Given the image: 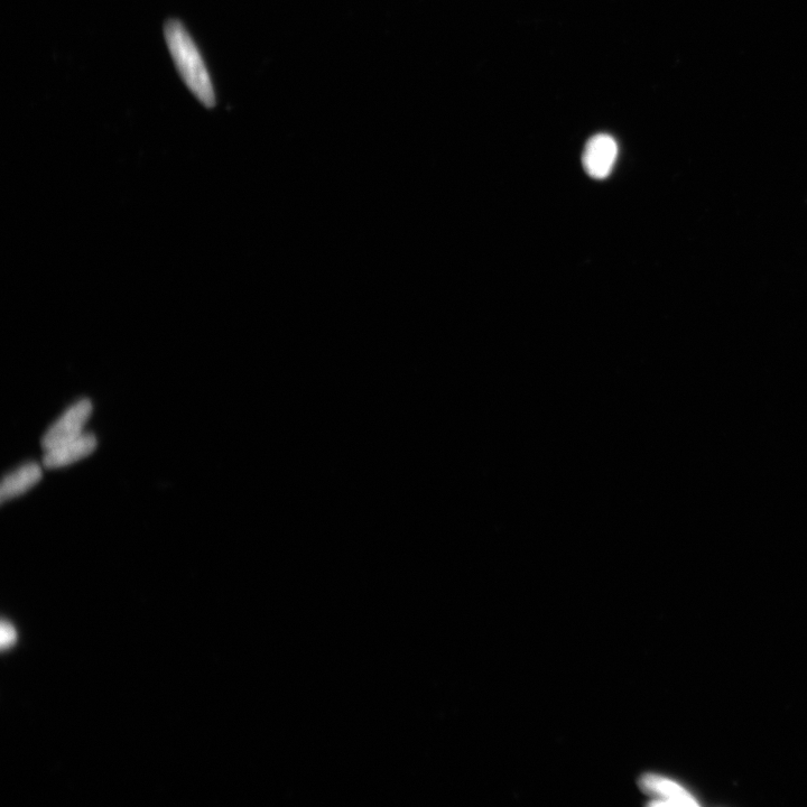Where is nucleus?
<instances>
[{
  "label": "nucleus",
  "instance_id": "1",
  "mask_svg": "<svg viewBox=\"0 0 807 807\" xmlns=\"http://www.w3.org/2000/svg\"><path fill=\"white\" fill-rule=\"evenodd\" d=\"M165 40L185 85L204 106H215L216 95L210 74L192 37L178 21L165 25Z\"/></svg>",
  "mask_w": 807,
  "mask_h": 807
},
{
  "label": "nucleus",
  "instance_id": "2",
  "mask_svg": "<svg viewBox=\"0 0 807 807\" xmlns=\"http://www.w3.org/2000/svg\"><path fill=\"white\" fill-rule=\"evenodd\" d=\"M91 413L92 403L88 398L69 407L44 434L41 442L43 449L50 450L79 438L83 434V429H85Z\"/></svg>",
  "mask_w": 807,
  "mask_h": 807
},
{
  "label": "nucleus",
  "instance_id": "3",
  "mask_svg": "<svg viewBox=\"0 0 807 807\" xmlns=\"http://www.w3.org/2000/svg\"><path fill=\"white\" fill-rule=\"evenodd\" d=\"M618 144L614 137L606 134L593 136L584 148L583 168L593 179L608 178L616 164Z\"/></svg>",
  "mask_w": 807,
  "mask_h": 807
},
{
  "label": "nucleus",
  "instance_id": "4",
  "mask_svg": "<svg viewBox=\"0 0 807 807\" xmlns=\"http://www.w3.org/2000/svg\"><path fill=\"white\" fill-rule=\"evenodd\" d=\"M97 448L94 434L83 433L79 438L46 450L43 463L46 468H62L90 456Z\"/></svg>",
  "mask_w": 807,
  "mask_h": 807
},
{
  "label": "nucleus",
  "instance_id": "5",
  "mask_svg": "<svg viewBox=\"0 0 807 807\" xmlns=\"http://www.w3.org/2000/svg\"><path fill=\"white\" fill-rule=\"evenodd\" d=\"M640 785H642L646 793L658 797L660 801H654L652 803L654 806L698 805V802L694 800V797L688 791H685L681 785L671 781V779L649 774L642 778Z\"/></svg>",
  "mask_w": 807,
  "mask_h": 807
},
{
  "label": "nucleus",
  "instance_id": "6",
  "mask_svg": "<svg viewBox=\"0 0 807 807\" xmlns=\"http://www.w3.org/2000/svg\"><path fill=\"white\" fill-rule=\"evenodd\" d=\"M43 476L42 469L37 463L30 462L5 476L0 486V499L2 503L21 496L35 485L39 484Z\"/></svg>",
  "mask_w": 807,
  "mask_h": 807
},
{
  "label": "nucleus",
  "instance_id": "7",
  "mask_svg": "<svg viewBox=\"0 0 807 807\" xmlns=\"http://www.w3.org/2000/svg\"><path fill=\"white\" fill-rule=\"evenodd\" d=\"M16 638H17V635H16V632H15V629L11 625L7 624L6 621H4V623L2 624V646H3V648L11 646L13 643H15Z\"/></svg>",
  "mask_w": 807,
  "mask_h": 807
}]
</instances>
